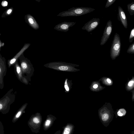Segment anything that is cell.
<instances>
[{"instance_id":"1","label":"cell","mask_w":134,"mask_h":134,"mask_svg":"<svg viewBox=\"0 0 134 134\" xmlns=\"http://www.w3.org/2000/svg\"><path fill=\"white\" fill-rule=\"evenodd\" d=\"M95 10L93 8L86 7H73L60 13L57 16L62 17L80 16L90 13Z\"/></svg>"},{"instance_id":"2","label":"cell","mask_w":134,"mask_h":134,"mask_svg":"<svg viewBox=\"0 0 134 134\" xmlns=\"http://www.w3.org/2000/svg\"><path fill=\"white\" fill-rule=\"evenodd\" d=\"M98 116L102 123L107 127L113 119L114 112L111 108L104 107L99 111Z\"/></svg>"},{"instance_id":"3","label":"cell","mask_w":134,"mask_h":134,"mask_svg":"<svg viewBox=\"0 0 134 134\" xmlns=\"http://www.w3.org/2000/svg\"><path fill=\"white\" fill-rule=\"evenodd\" d=\"M121 47L120 36L116 33L114 35L110 48V56L113 59H115L119 55Z\"/></svg>"},{"instance_id":"4","label":"cell","mask_w":134,"mask_h":134,"mask_svg":"<svg viewBox=\"0 0 134 134\" xmlns=\"http://www.w3.org/2000/svg\"><path fill=\"white\" fill-rule=\"evenodd\" d=\"M112 28V21L111 20H109L107 22L104 29L100 41V45H104L107 42L111 33Z\"/></svg>"},{"instance_id":"5","label":"cell","mask_w":134,"mask_h":134,"mask_svg":"<svg viewBox=\"0 0 134 134\" xmlns=\"http://www.w3.org/2000/svg\"><path fill=\"white\" fill-rule=\"evenodd\" d=\"M100 19L93 18L86 23L82 27V29L86 30L88 32H91L98 26L100 24Z\"/></svg>"},{"instance_id":"6","label":"cell","mask_w":134,"mask_h":134,"mask_svg":"<svg viewBox=\"0 0 134 134\" xmlns=\"http://www.w3.org/2000/svg\"><path fill=\"white\" fill-rule=\"evenodd\" d=\"M76 23V22H74L64 21L56 25L54 29L58 31L66 32Z\"/></svg>"},{"instance_id":"7","label":"cell","mask_w":134,"mask_h":134,"mask_svg":"<svg viewBox=\"0 0 134 134\" xmlns=\"http://www.w3.org/2000/svg\"><path fill=\"white\" fill-rule=\"evenodd\" d=\"M118 11L119 20L121 21L124 28L127 29L128 26L127 20L124 11L121 7L119 6Z\"/></svg>"},{"instance_id":"8","label":"cell","mask_w":134,"mask_h":134,"mask_svg":"<svg viewBox=\"0 0 134 134\" xmlns=\"http://www.w3.org/2000/svg\"><path fill=\"white\" fill-rule=\"evenodd\" d=\"M27 22L32 27L35 29L39 28V26L34 18L31 15H27L26 17Z\"/></svg>"},{"instance_id":"9","label":"cell","mask_w":134,"mask_h":134,"mask_svg":"<svg viewBox=\"0 0 134 134\" xmlns=\"http://www.w3.org/2000/svg\"><path fill=\"white\" fill-rule=\"evenodd\" d=\"M75 126L71 123H68L63 128L62 134H73Z\"/></svg>"},{"instance_id":"10","label":"cell","mask_w":134,"mask_h":134,"mask_svg":"<svg viewBox=\"0 0 134 134\" xmlns=\"http://www.w3.org/2000/svg\"><path fill=\"white\" fill-rule=\"evenodd\" d=\"M29 46V44H26L24 46L21 50L14 57L10 60L9 63V66L15 63L18 58L28 47Z\"/></svg>"},{"instance_id":"11","label":"cell","mask_w":134,"mask_h":134,"mask_svg":"<svg viewBox=\"0 0 134 134\" xmlns=\"http://www.w3.org/2000/svg\"><path fill=\"white\" fill-rule=\"evenodd\" d=\"M127 7L128 11L130 15L134 16V2L128 4Z\"/></svg>"},{"instance_id":"12","label":"cell","mask_w":134,"mask_h":134,"mask_svg":"<svg viewBox=\"0 0 134 134\" xmlns=\"http://www.w3.org/2000/svg\"><path fill=\"white\" fill-rule=\"evenodd\" d=\"M134 87V77L130 80L128 82L126 86V89L130 90Z\"/></svg>"},{"instance_id":"13","label":"cell","mask_w":134,"mask_h":134,"mask_svg":"<svg viewBox=\"0 0 134 134\" xmlns=\"http://www.w3.org/2000/svg\"><path fill=\"white\" fill-rule=\"evenodd\" d=\"M16 71L19 78L20 79L22 77L21 69L20 66L16 63L15 64Z\"/></svg>"},{"instance_id":"14","label":"cell","mask_w":134,"mask_h":134,"mask_svg":"<svg viewBox=\"0 0 134 134\" xmlns=\"http://www.w3.org/2000/svg\"><path fill=\"white\" fill-rule=\"evenodd\" d=\"M127 52L134 54V42L129 46L127 50Z\"/></svg>"},{"instance_id":"15","label":"cell","mask_w":134,"mask_h":134,"mask_svg":"<svg viewBox=\"0 0 134 134\" xmlns=\"http://www.w3.org/2000/svg\"><path fill=\"white\" fill-rule=\"evenodd\" d=\"M126 110L123 108L119 110L117 114L119 116H122L126 114Z\"/></svg>"},{"instance_id":"16","label":"cell","mask_w":134,"mask_h":134,"mask_svg":"<svg viewBox=\"0 0 134 134\" xmlns=\"http://www.w3.org/2000/svg\"><path fill=\"white\" fill-rule=\"evenodd\" d=\"M21 66L23 72H25L28 68L27 63L24 62H22L21 64Z\"/></svg>"},{"instance_id":"17","label":"cell","mask_w":134,"mask_h":134,"mask_svg":"<svg viewBox=\"0 0 134 134\" xmlns=\"http://www.w3.org/2000/svg\"><path fill=\"white\" fill-rule=\"evenodd\" d=\"M116 1V0H108L106 3L105 7L107 8L112 5Z\"/></svg>"},{"instance_id":"18","label":"cell","mask_w":134,"mask_h":134,"mask_svg":"<svg viewBox=\"0 0 134 134\" xmlns=\"http://www.w3.org/2000/svg\"><path fill=\"white\" fill-rule=\"evenodd\" d=\"M134 38V27L131 30L129 40L131 42Z\"/></svg>"},{"instance_id":"19","label":"cell","mask_w":134,"mask_h":134,"mask_svg":"<svg viewBox=\"0 0 134 134\" xmlns=\"http://www.w3.org/2000/svg\"><path fill=\"white\" fill-rule=\"evenodd\" d=\"M58 69L60 70L65 71L68 70V67L66 66H61L59 67Z\"/></svg>"},{"instance_id":"20","label":"cell","mask_w":134,"mask_h":134,"mask_svg":"<svg viewBox=\"0 0 134 134\" xmlns=\"http://www.w3.org/2000/svg\"><path fill=\"white\" fill-rule=\"evenodd\" d=\"M33 121L36 124H38L40 122L39 119L36 117H35L33 118Z\"/></svg>"},{"instance_id":"21","label":"cell","mask_w":134,"mask_h":134,"mask_svg":"<svg viewBox=\"0 0 134 134\" xmlns=\"http://www.w3.org/2000/svg\"><path fill=\"white\" fill-rule=\"evenodd\" d=\"M51 121L49 120H47L45 122V125L46 127L48 126L50 124Z\"/></svg>"},{"instance_id":"22","label":"cell","mask_w":134,"mask_h":134,"mask_svg":"<svg viewBox=\"0 0 134 134\" xmlns=\"http://www.w3.org/2000/svg\"><path fill=\"white\" fill-rule=\"evenodd\" d=\"M67 79H66L65 81L64 87L66 90L67 91H68L69 90V88L68 86V84L67 82Z\"/></svg>"},{"instance_id":"23","label":"cell","mask_w":134,"mask_h":134,"mask_svg":"<svg viewBox=\"0 0 134 134\" xmlns=\"http://www.w3.org/2000/svg\"><path fill=\"white\" fill-rule=\"evenodd\" d=\"M1 5L3 7H6L8 5V2L5 1H3L1 3Z\"/></svg>"},{"instance_id":"24","label":"cell","mask_w":134,"mask_h":134,"mask_svg":"<svg viewBox=\"0 0 134 134\" xmlns=\"http://www.w3.org/2000/svg\"><path fill=\"white\" fill-rule=\"evenodd\" d=\"M21 112L22 111L21 110L19 111L16 115L15 116V118H19L21 114Z\"/></svg>"},{"instance_id":"25","label":"cell","mask_w":134,"mask_h":134,"mask_svg":"<svg viewBox=\"0 0 134 134\" xmlns=\"http://www.w3.org/2000/svg\"><path fill=\"white\" fill-rule=\"evenodd\" d=\"M12 9H8L6 12L7 14L9 15L12 12Z\"/></svg>"},{"instance_id":"26","label":"cell","mask_w":134,"mask_h":134,"mask_svg":"<svg viewBox=\"0 0 134 134\" xmlns=\"http://www.w3.org/2000/svg\"><path fill=\"white\" fill-rule=\"evenodd\" d=\"M107 82L109 83H111V80L109 78H107Z\"/></svg>"},{"instance_id":"27","label":"cell","mask_w":134,"mask_h":134,"mask_svg":"<svg viewBox=\"0 0 134 134\" xmlns=\"http://www.w3.org/2000/svg\"><path fill=\"white\" fill-rule=\"evenodd\" d=\"M98 87V85L97 84L94 85L93 86V87L94 88H97Z\"/></svg>"},{"instance_id":"28","label":"cell","mask_w":134,"mask_h":134,"mask_svg":"<svg viewBox=\"0 0 134 134\" xmlns=\"http://www.w3.org/2000/svg\"><path fill=\"white\" fill-rule=\"evenodd\" d=\"M2 107H3V106H2V104H1V103H0V110H1L2 108Z\"/></svg>"},{"instance_id":"29","label":"cell","mask_w":134,"mask_h":134,"mask_svg":"<svg viewBox=\"0 0 134 134\" xmlns=\"http://www.w3.org/2000/svg\"><path fill=\"white\" fill-rule=\"evenodd\" d=\"M130 134H134V131H132Z\"/></svg>"},{"instance_id":"30","label":"cell","mask_w":134,"mask_h":134,"mask_svg":"<svg viewBox=\"0 0 134 134\" xmlns=\"http://www.w3.org/2000/svg\"><path fill=\"white\" fill-rule=\"evenodd\" d=\"M132 99H134V92L133 94V96L132 97Z\"/></svg>"}]
</instances>
